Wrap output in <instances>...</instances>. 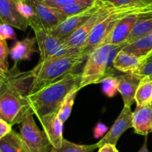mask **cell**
Instances as JSON below:
<instances>
[{
    "instance_id": "1",
    "label": "cell",
    "mask_w": 152,
    "mask_h": 152,
    "mask_svg": "<svg viewBox=\"0 0 152 152\" xmlns=\"http://www.w3.org/2000/svg\"><path fill=\"white\" fill-rule=\"evenodd\" d=\"M33 83L32 71L20 72L14 65L7 73V80L0 90V118L10 125H19L33 113L27 95Z\"/></svg>"
},
{
    "instance_id": "2",
    "label": "cell",
    "mask_w": 152,
    "mask_h": 152,
    "mask_svg": "<svg viewBox=\"0 0 152 152\" xmlns=\"http://www.w3.org/2000/svg\"><path fill=\"white\" fill-rule=\"evenodd\" d=\"M80 82L81 73L72 72L28 95L27 98L33 113L39 119L50 113H57L65 97L74 89H79Z\"/></svg>"
},
{
    "instance_id": "3",
    "label": "cell",
    "mask_w": 152,
    "mask_h": 152,
    "mask_svg": "<svg viewBox=\"0 0 152 152\" xmlns=\"http://www.w3.org/2000/svg\"><path fill=\"white\" fill-rule=\"evenodd\" d=\"M86 58L83 55L62 57L39 61L33 69V83L30 94L50 83L63 78L83 63Z\"/></svg>"
},
{
    "instance_id": "4",
    "label": "cell",
    "mask_w": 152,
    "mask_h": 152,
    "mask_svg": "<svg viewBox=\"0 0 152 152\" xmlns=\"http://www.w3.org/2000/svg\"><path fill=\"white\" fill-rule=\"evenodd\" d=\"M30 26L34 30L39 47V61L62 57L82 55L81 49L68 47L62 39L53 35L49 30L41 28L36 24Z\"/></svg>"
},
{
    "instance_id": "5",
    "label": "cell",
    "mask_w": 152,
    "mask_h": 152,
    "mask_svg": "<svg viewBox=\"0 0 152 152\" xmlns=\"http://www.w3.org/2000/svg\"><path fill=\"white\" fill-rule=\"evenodd\" d=\"M114 46V45H101L89 54L81 72L80 90L88 85L99 83L106 76L108 56Z\"/></svg>"
},
{
    "instance_id": "6",
    "label": "cell",
    "mask_w": 152,
    "mask_h": 152,
    "mask_svg": "<svg viewBox=\"0 0 152 152\" xmlns=\"http://www.w3.org/2000/svg\"><path fill=\"white\" fill-rule=\"evenodd\" d=\"M19 125V135L30 152H48L50 144L44 131L39 128L34 113L27 115Z\"/></svg>"
},
{
    "instance_id": "7",
    "label": "cell",
    "mask_w": 152,
    "mask_h": 152,
    "mask_svg": "<svg viewBox=\"0 0 152 152\" xmlns=\"http://www.w3.org/2000/svg\"><path fill=\"white\" fill-rule=\"evenodd\" d=\"M114 7L102 3V6L88 20L76 30L71 35L63 40V42L68 47L81 49L87 41L89 35L96 25L103 20Z\"/></svg>"
},
{
    "instance_id": "8",
    "label": "cell",
    "mask_w": 152,
    "mask_h": 152,
    "mask_svg": "<svg viewBox=\"0 0 152 152\" xmlns=\"http://www.w3.org/2000/svg\"><path fill=\"white\" fill-rule=\"evenodd\" d=\"M26 2L34 9L36 16L34 19L28 21L29 26L36 24L50 31L64 21L56 9L49 6L44 0H26Z\"/></svg>"
},
{
    "instance_id": "9",
    "label": "cell",
    "mask_w": 152,
    "mask_h": 152,
    "mask_svg": "<svg viewBox=\"0 0 152 152\" xmlns=\"http://www.w3.org/2000/svg\"><path fill=\"white\" fill-rule=\"evenodd\" d=\"M146 13H134L126 16L114 25L108 34L102 40L101 45H119L126 44L128 38L133 31L137 22L143 15Z\"/></svg>"
},
{
    "instance_id": "10",
    "label": "cell",
    "mask_w": 152,
    "mask_h": 152,
    "mask_svg": "<svg viewBox=\"0 0 152 152\" xmlns=\"http://www.w3.org/2000/svg\"><path fill=\"white\" fill-rule=\"evenodd\" d=\"M102 6V2H101L99 0H97L94 5L92 6L91 7L82 13L67 18L65 20L59 23L57 26L50 30V31L53 35L62 39V40H65L71 35L76 30L78 29L81 25H83L86 21L88 20L95 13L99 10Z\"/></svg>"
},
{
    "instance_id": "11",
    "label": "cell",
    "mask_w": 152,
    "mask_h": 152,
    "mask_svg": "<svg viewBox=\"0 0 152 152\" xmlns=\"http://www.w3.org/2000/svg\"><path fill=\"white\" fill-rule=\"evenodd\" d=\"M132 116L133 112L132 111L131 107L124 106L109 131L98 142H96L98 148L105 144H112L116 145L120 137L128 129L132 128Z\"/></svg>"
},
{
    "instance_id": "12",
    "label": "cell",
    "mask_w": 152,
    "mask_h": 152,
    "mask_svg": "<svg viewBox=\"0 0 152 152\" xmlns=\"http://www.w3.org/2000/svg\"><path fill=\"white\" fill-rule=\"evenodd\" d=\"M51 147L59 148L63 140V122L58 118L57 113H53L39 118Z\"/></svg>"
},
{
    "instance_id": "13",
    "label": "cell",
    "mask_w": 152,
    "mask_h": 152,
    "mask_svg": "<svg viewBox=\"0 0 152 152\" xmlns=\"http://www.w3.org/2000/svg\"><path fill=\"white\" fill-rule=\"evenodd\" d=\"M146 57L137 56L122 49L114 58L113 66L117 71L135 75L142 66Z\"/></svg>"
},
{
    "instance_id": "14",
    "label": "cell",
    "mask_w": 152,
    "mask_h": 152,
    "mask_svg": "<svg viewBox=\"0 0 152 152\" xmlns=\"http://www.w3.org/2000/svg\"><path fill=\"white\" fill-rule=\"evenodd\" d=\"M0 20L21 31H25L29 26L28 21L18 13L16 3L12 0H0Z\"/></svg>"
},
{
    "instance_id": "15",
    "label": "cell",
    "mask_w": 152,
    "mask_h": 152,
    "mask_svg": "<svg viewBox=\"0 0 152 152\" xmlns=\"http://www.w3.org/2000/svg\"><path fill=\"white\" fill-rule=\"evenodd\" d=\"M115 76L118 81V92L123 98L124 106L131 107L135 102V94L141 78L127 73Z\"/></svg>"
},
{
    "instance_id": "16",
    "label": "cell",
    "mask_w": 152,
    "mask_h": 152,
    "mask_svg": "<svg viewBox=\"0 0 152 152\" xmlns=\"http://www.w3.org/2000/svg\"><path fill=\"white\" fill-rule=\"evenodd\" d=\"M132 128L139 135L148 136L152 133V105L137 106L132 116Z\"/></svg>"
},
{
    "instance_id": "17",
    "label": "cell",
    "mask_w": 152,
    "mask_h": 152,
    "mask_svg": "<svg viewBox=\"0 0 152 152\" xmlns=\"http://www.w3.org/2000/svg\"><path fill=\"white\" fill-rule=\"evenodd\" d=\"M37 43L36 38L27 37L21 40H16L9 51V55L12 61L15 63L14 65L18 64L22 61H30L37 52L35 44Z\"/></svg>"
},
{
    "instance_id": "18",
    "label": "cell",
    "mask_w": 152,
    "mask_h": 152,
    "mask_svg": "<svg viewBox=\"0 0 152 152\" xmlns=\"http://www.w3.org/2000/svg\"><path fill=\"white\" fill-rule=\"evenodd\" d=\"M0 152H30L19 134L12 130L0 139Z\"/></svg>"
},
{
    "instance_id": "19",
    "label": "cell",
    "mask_w": 152,
    "mask_h": 152,
    "mask_svg": "<svg viewBox=\"0 0 152 152\" xmlns=\"http://www.w3.org/2000/svg\"><path fill=\"white\" fill-rule=\"evenodd\" d=\"M123 51L137 56H148L152 53V33L140 37L135 41L126 45Z\"/></svg>"
},
{
    "instance_id": "20",
    "label": "cell",
    "mask_w": 152,
    "mask_h": 152,
    "mask_svg": "<svg viewBox=\"0 0 152 152\" xmlns=\"http://www.w3.org/2000/svg\"><path fill=\"white\" fill-rule=\"evenodd\" d=\"M137 106L152 105V77L144 76L141 77L135 94Z\"/></svg>"
},
{
    "instance_id": "21",
    "label": "cell",
    "mask_w": 152,
    "mask_h": 152,
    "mask_svg": "<svg viewBox=\"0 0 152 152\" xmlns=\"http://www.w3.org/2000/svg\"><path fill=\"white\" fill-rule=\"evenodd\" d=\"M151 33H152V12L143 15L137 22L126 41V45L130 44L140 37Z\"/></svg>"
},
{
    "instance_id": "22",
    "label": "cell",
    "mask_w": 152,
    "mask_h": 152,
    "mask_svg": "<svg viewBox=\"0 0 152 152\" xmlns=\"http://www.w3.org/2000/svg\"><path fill=\"white\" fill-rule=\"evenodd\" d=\"M97 1V0H96ZM96 1H81V2L75 3V4H69V5L63 6L61 7H57L56 9V11L60 14L63 20H65L67 18L70 17L74 15L78 14L85 11L87 9L90 8L92 6L94 5ZM54 8V7H53Z\"/></svg>"
},
{
    "instance_id": "23",
    "label": "cell",
    "mask_w": 152,
    "mask_h": 152,
    "mask_svg": "<svg viewBox=\"0 0 152 152\" xmlns=\"http://www.w3.org/2000/svg\"><path fill=\"white\" fill-rule=\"evenodd\" d=\"M98 148L97 145H79L63 139L62 144L59 148L51 147L50 152H93Z\"/></svg>"
},
{
    "instance_id": "24",
    "label": "cell",
    "mask_w": 152,
    "mask_h": 152,
    "mask_svg": "<svg viewBox=\"0 0 152 152\" xmlns=\"http://www.w3.org/2000/svg\"><path fill=\"white\" fill-rule=\"evenodd\" d=\"M79 89H75L71 91L70 93L68 94L65 99L61 104L59 110L57 111V116L63 123H65L71 115V111H72L73 106L74 104V101L77 97V93H78Z\"/></svg>"
},
{
    "instance_id": "25",
    "label": "cell",
    "mask_w": 152,
    "mask_h": 152,
    "mask_svg": "<svg viewBox=\"0 0 152 152\" xmlns=\"http://www.w3.org/2000/svg\"><path fill=\"white\" fill-rule=\"evenodd\" d=\"M102 83L104 94L109 98H112L118 91V81L116 76H106L100 82Z\"/></svg>"
},
{
    "instance_id": "26",
    "label": "cell",
    "mask_w": 152,
    "mask_h": 152,
    "mask_svg": "<svg viewBox=\"0 0 152 152\" xmlns=\"http://www.w3.org/2000/svg\"><path fill=\"white\" fill-rule=\"evenodd\" d=\"M16 7L18 13L28 21L35 18L36 16L34 9L26 1H19L16 3Z\"/></svg>"
},
{
    "instance_id": "27",
    "label": "cell",
    "mask_w": 152,
    "mask_h": 152,
    "mask_svg": "<svg viewBox=\"0 0 152 152\" xmlns=\"http://www.w3.org/2000/svg\"><path fill=\"white\" fill-rule=\"evenodd\" d=\"M9 51L7 43L6 40H0V68L5 73H7L8 69V61L7 57L9 55Z\"/></svg>"
},
{
    "instance_id": "28",
    "label": "cell",
    "mask_w": 152,
    "mask_h": 152,
    "mask_svg": "<svg viewBox=\"0 0 152 152\" xmlns=\"http://www.w3.org/2000/svg\"><path fill=\"white\" fill-rule=\"evenodd\" d=\"M99 1L104 4H106L114 7H126V6L137 5V4H145V3H150L144 1L142 0H99Z\"/></svg>"
},
{
    "instance_id": "29",
    "label": "cell",
    "mask_w": 152,
    "mask_h": 152,
    "mask_svg": "<svg viewBox=\"0 0 152 152\" xmlns=\"http://www.w3.org/2000/svg\"><path fill=\"white\" fill-rule=\"evenodd\" d=\"M0 40H16V34L11 25L6 23H0Z\"/></svg>"
},
{
    "instance_id": "30",
    "label": "cell",
    "mask_w": 152,
    "mask_h": 152,
    "mask_svg": "<svg viewBox=\"0 0 152 152\" xmlns=\"http://www.w3.org/2000/svg\"><path fill=\"white\" fill-rule=\"evenodd\" d=\"M135 76H137L140 78L144 76H149L152 77V53L146 57L143 65Z\"/></svg>"
},
{
    "instance_id": "31",
    "label": "cell",
    "mask_w": 152,
    "mask_h": 152,
    "mask_svg": "<svg viewBox=\"0 0 152 152\" xmlns=\"http://www.w3.org/2000/svg\"><path fill=\"white\" fill-rule=\"evenodd\" d=\"M45 2L47 3L49 6L54 8L63 7V6L69 5V4H75V3L81 2L86 1H96V0H44Z\"/></svg>"
},
{
    "instance_id": "32",
    "label": "cell",
    "mask_w": 152,
    "mask_h": 152,
    "mask_svg": "<svg viewBox=\"0 0 152 152\" xmlns=\"http://www.w3.org/2000/svg\"><path fill=\"white\" fill-rule=\"evenodd\" d=\"M108 127L104 125L102 122H99L97 125L95 126L94 130V136L96 139L99 138L101 137H103L108 132Z\"/></svg>"
},
{
    "instance_id": "33",
    "label": "cell",
    "mask_w": 152,
    "mask_h": 152,
    "mask_svg": "<svg viewBox=\"0 0 152 152\" xmlns=\"http://www.w3.org/2000/svg\"><path fill=\"white\" fill-rule=\"evenodd\" d=\"M12 131V125L6 121L0 118V139L9 134Z\"/></svg>"
},
{
    "instance_id": "34",
    "label": "cell",
    "mask_w": 152,
    "mask_h": 152,
    "mask_svg": "<svg viewBox=\"0 0 152 152\" xmlns=\"http://www.w3.org/2000/svg\"><path fill=\"white\" fill-rule=\"evenodd\" d=\"M98 152H119V151L116 148V145L112 144H105L99 148Z\"/></svg>"
},
{
    "instance_id": "35",
    "label": "cell",
    "mask_w": 152,
    "mask_h": 152,
    "mask_svg": "<svg viewBox=\"0 0 152 152\" xmlns=\"http://www.w3.org/2000/svg\"><path fill=\"white\" fill-rule=\"evenodd\" d=\"M7 80V73L4 72L1 68H0V90L3 86L4 83Z\"/></svg>"
},
{
    "instance_id": "36",
    "label": "cell",
    "mask_w": 152,
    "mask_h": 152,
    "mask_svg": "<svg viewBox=\"0 0 152 152\" xmlns=\"http://www.w3.org/2000/svg\"><path fill=\"white\" fill-rule=\"evenodd\" d=\"M147 142H148V138H147V136H145V140H144V143L142 145V147L140 148L138 152H150L148 149V145H147Z\"/></svg>"
},
{
    "instance_id": "37",
    "label": "cell",
    "mask_w": 152,
    "mask_h": 152,
    "mask_svg": "<svg viewBox=\"0 0 152 152\" xmlns=\"http://www.w3.org/2000/svg\"><path fill=\"white\" fill-rule=\"evenodd\" d=\"M12 1L15 3H17L19 1H26V0H12Z\"/></svg>"
},
{
    "instance_id": "38",
    "label": "cell",
    "mask_w": 152,
    "mask_h": 152,
    "mask_svg": "<svg viewBox=\"0 0 152 152\" xmlns=\"http://www.w3.org/2000/svg\"><path fill=\"white\" fill-rule=\"evenodd\" d=\"M142 1H146V2H150V3H152V0H142Z\"/></svg>"
}]
</instances>
